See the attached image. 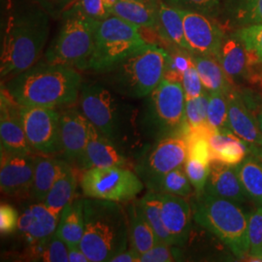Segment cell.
I'll return each mask as SVG.
<instances>
[{
    "label": "cell",
    "instance_id": "7a4b0ae2",
    "mask_svg": "<svg viewBox=\"0 0 262 262\" xmlns=\"http://www.w3.org/2000/svg\"><path fill=\"white\" fill-rule=\"evenodd\" d=\"M50 18L37 4L10 15L1 40L2 80L19 74L37 62L49 38Z\"/></svg>",
    "mask_w": 262,
    "mask_h": 262
},
{
    "label": "cell",
    "instance_id": "ac0fdd59",
    "mask_svg": "<svg viewBox=\"0 0 262 262\" xmlns=\"http://www.w3.org/2000/svg\"><path fill=\"white\" fill-rule=\"evenodd\" d=\"M59 215H56L43 202H36L27 207L19 215L20 235L35 246L44 243L56 231Z\"/></svg>",
    "mask_w": 262,
    "mask_h": 262
},
{
    "label": "cell",
    "instance_id": "ffe728a7",
    "mask_svg": "<svg viewBox=\"0 0 262 262\" xmlns=\"http://www.w3.org/2000/svg\"><path fill=\"white\" fill-rule=\"evenodd\" d=\"M161 216L175 246L187 242L191 225V209L183 196L160 192Z\"/></svg>",
    "mask_w": 262,
    "mask_h": 262
},
{
    "label": "cell",
    "instance_id": "f35d334b",
    "mask_svg": "<svg viewBox=\"0 0 262 262\" xmlns=\"http://www.w3.org/2000/svg\"><path fill=\"white\" fill-rule=\"evenodd\" d=\"M177 9L193 11L212 18L220 15L224 0H163Z\"/></svg>",
    "mask_w": 262,
    "mask_h": 262
},
{
    "label": "cell",
    "instance_id": "bcb514c9",
    "mask_svg": "<svg viewBox=\"0 0 262 262\" xmlns=\"http://www.w3.org/2000/svg\"><path fill=\"white\" fill-rule=\"evenodd\" d=\"M19 215L13 206L2 203L0 206V232L8 235L15 232L19 226Z\"/></svg>",
    "mask_w": 262,
    "mask_h": 262
},
{
    "label": "cell",
    "instance_id": "f907efd6",
    "mask_svg": "<svg viewBox=\"0 0 262 262\" xmlns=\"http://www.w3.org/2000/svg\"><path fill=\"white\" fill-rule=\"evenodd\" d=\"M251 150H253L254 154V157L257 158L258 159L262 160V146H258V145H251Z\"/></svg>",
    "mask_w": 262,
    "mask_h": 262
},
{
    "label": "cell",
    "instance_id": "7402d4cb",
    "mask_svg": "<svg viewBox=\"0 0 262 262\" xmlns=\"http://www.w3.org/2000/svg\"><path fill=\"white\" fill-rule=\"evenodd\" d=\"M216 59L231 82L246 75L251 66L247 49L233 30L225 31Z\"/></svg>",
    "mask_w": 262,
    "mask_h": 262
},
{
    "label": "cell",
    "instance_id": "277c9868",
    "mask_svg": "<svg viewBox=\"0 0 262 262\" xmlns=\"http://www.w3.org/2000/svg\"><path fill=\"white\" fill-rule=\"evenodd\" d=\"M80 107L84 117L106 137L127 150L138 126L133 106L122 101L113 90L99 83L82 85Z\"/></svg>",
    "mask_w": 262,
    "mask_h": 262
},
{
    "label": "cell",
    "instance_id": "d590c367",
    "mask_svg": "<svg viewBox=\"0 0 262 262\" xmlns=\"http://www.w3.org/2000/svg\"><path fill=\"white\" fill-rule=\"evenodd\" d=\"M247 49L250 66H262V24L233 30Z\"/></svg>",
    "mask_w": 262,
    "mask_h": 262
},
{
    "label": "cell",
    "instance_id": "8992f818",
    "mask_svg": "<svg viewBox=\"0 0 262 262\" xmlns=\"http://www.w3.org/2000/svg\"><path fill=\"white\" fill-rule=\"evenodd\" d=\"M146 98L138 119L141 134L155 141L184 136L187 127V99L182 83L163 79Z\"/></svg>",
    "mask_w": 262,
    "mask_h": 262
},
{
    "label": "cell",
    "instance_id": "5bb4252c",
    "mask_svg": "<svg viewBox=\"0 0 262 262\" xmlns=\"http://www.w3.org/2000/svg\"><path fill=\"white\" fill-rule=\"evenodd\" d=\"M35 155H12L1 150V192L11 197L30 196L33 184Z\"/></svg>",
    "mask_w": 262,
    "mask_h": 262
},
{
    "label": "cell",
    "instance_id": "4316f807",
    "mask_svg": "<svg viewBox=\"0 0 262 262\" xmlns=\"http://www.w3.org/2000/svg\"><path fill=\"white\" fill-rule=\"evenodd\" d=\"M76 170L78 169L64 160L56 182L43 201V203L56 215H60L62 209L74 198L78 186Z\"/></svg>",
    "mask_w": 262,
    "mask_h": 262
},
{
    "label": "cell",
    "instance_id": "ba28073f",
    "mask_svg": "<svg viewBox=\"0 0 262 262\" xmlns=\"http://www.w3.org/2000/svg\"><path fill=\"white\" fill-rule=\"evenodd\" d=\"M62 25L45 53L50 63L86 70L93 54L97 19L69 8L62 15Z\"/></svg>",
    "mask_w": 262,
    "mask_h": 262
},
{
    "label": "cell",
    "instance_id": "db71d44e",
    "mask_svg": "<svg viewBox=\"0 0 262 262\" xmlns=\"http://www.w3.org/2000/svg\"><path fill=\"white\" fill-rule=\"evenodd\" d=\"M131 1H138L143 3H149V4H158L159 0H131Z\"/></svg>",
    "mask_w": 262,
    "mask_h": 262
},
{
    "label": "cell",
    "instance_id": "f6af8a7d",
    "mask_svg": "<svg viewBox=\"0 0 262 262\" xmlns=\"http://www.w3.org/2000/svg\"><path fill=\"white\" fill-rule=\"evenodd\" d=\"M182 85L185 91L186 99L194 98L205 92V89L203 86L202 81L200 79V76L194 63H192L184 72L183 79H182Z\"/></svg>",
    "mask_w": 262,
    "mask_h": 262
},
{
    "label": "cell",
    "instance_id": "5b68a950",
    "mask_svg": "<svg viewBox=\"0 0 262 262\" xmlns=\"http://www.w3.org/2000/svg\"><path fill=\"white\" fill-rule=\"evenodd\" d=\"M168 58L164 49L147 43L103 73L106 83L124 97L146 98L163 80Z\"/></svg>",
    "mask_w": 262,
    "mask_h": 262
},
{
    "label": "cell",
    "instance_id": "52a82bcc",
    "mask_svg": "<svg viewBox=\"0 0 262 262\" xmlns=\"http://www.w3.org/2000/svg\"><path fill=\"white\" fill-rule=\"evenodd\" d=\"M194 220L226 245L235 256L244 258L249 254V215L234 201L203 193L198 196Z\"/></svg>",
    "mask_w": 262,
    "mask_h": 262
},
{
    "label": "cell",
    "instance_id": "603a6c76",
    "mask_svg": "<svg viewBox=\"0 0 262 262\" xmlns=\"http://www.w3.org/2000/svg\"><path fill=\"white\" fill-rule=\"evenodd\" d=\"M220 15L227 30L259 25L262 24V0H224Z\"/></svg>",
    "mask_w": 262,
    "mask_h": 262
},
{
    "label": "cell",
    "instance_id": "30bf717a",
    "mask_svg": "<svg viewBox=\"0 0 262 262\" xmlns=\"http://www.w3.org/2000/svg\"><path fill=\"white\" fill-rule=\"evenodd\" d=\"M144 183L129 167H93L82 172L81 187L88 198L130 202L144 189Z\"/></svg>",
    "mask_w": 262,
    "mask_h": 262
},
{
    "label": "cell",
    "instance_id": "4fadbf2b",
    "mask_svg": "<svg viewBox=\"0 0 262 262\" xmlns=\"http://www.w3.org/2000/svg\"><path fill=\"white\" fill-rule=\"evenodd\" d=\"M180 12L191 54L216 58L226 31L222 24L216 21L215 18L193 11L180 10Z\"/></svg>",
    "mask_w": 262,
    "mask_h": 262
},
{
    "label": "cell",
    "instance_id": "9a60e30c",
    "mask_svg": "<svg viewBox=\"0 0 262 262\" xmlns=\"http://www.w3.org/2000/svg\"><path fill=\"white\" fill-rule=\"evenodd\" d=\"M90 121L82 111L70 107L60 112L61 154L66 162L80 170L89 141Z\"/></svg>",
    "mask_w": 262,
    "mask_h": 262
},
{
    "label": "cell",
    "instance_id": "7dc6e473",
    "mask_svg": "<svg viewBox=\"0 0 262 262\" xmlns=\"http://www.w3.org/2000/svg\"><path fill=\"white\" fill-rule=\"evenodd\" d=\"M52 19L61 18L77 0H33Z\"/></svg>",
    "mask_w": 262,
    "mask_h": 262
},
{
    "label": "cell",
    "instance_id": "60d3db41",
    "mask_svg": "<svg viewBox=\"0 0 262 262\" xmlns=\"http://www.w3.org/2000/svg\"><path fill=\"white\" fill-rule=\"evenodd\" d=\"M185 171L191 186L196 191L197 197L202 195L210 174V164L193 158H187L185 162Z\"/></svg>",
    "mask_w": 262,
    "mask_h": 262
},
{
    "label": "cell",
    "instance_id": "ab89813d",
    "mask_svg": "<svg viewBox=\"0 0 262 262\" xmlns=\"http://www.w3.org/2000/svg\"><path fill=\"white\" fill-rule=\"evenodd\" d=\"M192 63L193 60L191 53L176 48L174 53L169 54L168 62L163 79L182 83L184 72Z\"/></svg>",
    "mask_w": 262,
    "mask_h": 262
},
{
    "label": "cell",
    "instance_id": "ee69618b",
    "mask_svg": "<svg viewBox=\"0 0 262 262\" xmlns=\"http://www.w3.org/2000/svg\"><path fill=\"white\" fill-rule=\"evenodd\" d=\"M71 8L78 10L88 17L97 20H102L111 16L103 0H77Z\"/></svg>",
    "mask_w": 262,
    "mask_h": 262
},
{
    "label": "cell",
    "instance_id": "d4e9b609",
    "mask_svg": "<svg viewBox=\"0 0 262 262\" xmlns=\"http://www.w3.org/2000/svg\"><path fill=\"white\" fill-rule=\"evenodd\" d=\"M155 29L159 33V37L172 47L191 53L185 35L184 21L180 10L170 6L163 0H159L158 21Z\"/></svg>",
    "mask_w": 262,
    "mask_h": 262
},
{
    "label": "cell",
    "instance_id": "9c48e42d",
    "mask_svg": "<svg viewBox=\"0 0 262 262\" xmlns=\"http://www.w3.org/2000/svg\"><path fill=\"white\" fill-rule=\"evenodd\" d=\"M146 44L140 28L111 15L98 21L86 70L103 74Z\"/></svg>",
    "mask_w": 262,
    "mask_h": 262
},
{
    "label": "cell",
    "instance_id": "8d00e7d4",
    "mask_svg": "<svg viewBox=\"0 0 262 262\" xmlns=\"http://www.w3.org/2000/svg\"><path fill=\"white\" fill-rule=\"evenodd\" d=\"M207 119L209 124L216 130L228 128V104L226 94L220 92L209 93Z\"/></svg>",
    "mask_w": 262,
    "mask_h": 262
},
{
    "label": "cell",
    "instance_id": "484cf974",
    "mask_svg": "<svg viewBox=\"0 0 262 262\" xmlns=\"http://www.w3.org/2000/svg\"><path fill=\"white\" fill-rule=\"evenodd\" d=\"M126 211L128 215L129 247L140 254L146 253L159 243V239L146 220L137 200L130 201Z\"/></svg>",
    "mask_w": 262,
    "mask_h": 262
},
{
    "label": "cell",
    "instance_id": "c3c4849f",
    "mask_svg": "<svg viewBox=\"0 0 262 262\" xmlns=\"http://www.w3.org/2000/svg\"><path fill=\"white\" fill-rule=\"evenodd\" d=\"M140 256V253L129 247L125 251L114 256L110 262H141Z\"/></svg>",
    "mask_w": 262,
    "mask_h": 262
},
{
    "label": "cell",
    "instance_id": "74e56055",
    "mask_svg": "<svg viewBox=\"0 0 262 262\" xmlns=\"http://www.w3.org/2000/svg\"><path fill=\"white\" fill-rule=\"evenodd\" d=\"M209 104V92H205L194 98L186 100V119L190 127L210 125L207 119Z\"/></svg>",
    "mask_w": 262,
    "mask_h": 262
},
{
    "label": "cell",
    "instance_id": "f546056e",
    "mask_svg": "<svg viewBox=\"0 0 262 262\" xmlns=\"http://www.w3.org/2000/svg\"><path fill=\"white\" fill-rule=\"evenodd\" d=\"M64 159L48 158V156H36L33 184L30 197L36 202H43L61 170Z\"/></svg>",
    "mask_w": 262,
    "mask_h": 262
},
{
    "label": "cell",
    "instance_id": "f5cc1de1",
    "mask_svg": "<svg viewBox=\"0 0 262 262\" xmlns=\"http://www.w3.org/2000/svg\"><path fill=\"white\" fill-rule=\"evenodd\" d=\"M103 1L105 6L110 11V9L116 4V2H117L118 0H103Z\"/></svg>",
    "mask_w": 262,
    "mask_h": 262
},
{
    "label": "cell",
    "instance_id": "83f0119b",
    "mask_svg": "<svg viewBox=\"0 0 262 262\" xmlns=\"http://www.w3.org/2000/svg\"><path fill=\"white\" fill-rule=\"evenodd\" d=\"M84 231V199L73 198L62 209L56 232L67 245L77 246L81 243Z\"/></svg>",
    "mask_w": 262,
    "mask_h": 262
},
{
    "label": "cell",
    "instance_id": "d6986e66",
    "mask_svg": "<svg viewBox=\"0 0 262 262\" xmlns=\"http://www.w3.org/2000/svg\"><path fill=\"white\" fill-rule=\"evenodd\" d=\"M204 193L225 198L236 203L245 202L249 199L236 171V166L228 165L219 160L210 162V174Z\"/></svg>",
    "mask_w": 262,
    "mask_h": 262
},
{
    "label": "cell",
    "instance_id": "44dd1931",
    "mask_svg": "<svg viewBox=\"0 0 262 262\" xmlns=\"http://www.w3.org/2000/svg\"><path fill=\"white\" fill-rule=\"evenodd\" d=\"M228 128L249 145L262 146V132L253 113L240 94L231 89L227 94Z\"/></svg>",
    "mask_w": 262,
    "mask_h": 262
},
{
    "label": "cell",
    "instance_id": "2e32d148",
    "mask_svg": "<svg viewBox=\"0 0 262 262\" xmlns=\"http://www.w3.org/2000/svg\"><path fill=\"white\" fill-rule=\"evenodd\" d=\"M125 150L124 148L106 137L90 122L89 141L80 171L105 166H122L133 169L134 163Z\"/></svg>",
    "mask_w": 262,
    "mask_h": 262
},
{
    "label": "cell",
    "instance_id": "4dcf8cb0",
    "mask_svg": "<svg viewBox=\"0 0 262 262\" xmlns=\"http://www.w3.org/2000/svg\"><path fill=\"white\" fill-rule=\"evenodd\" d=\"M192 59L203 86L209 93L220 92L227 94L231 89H233L231 86V81L228 79L215 57L192 55Z\"/></svg>",
    "mask_w": 262,
    "mask_h": 262
},
{
    "label": "cell",
    "instance_id": "816d5d0a",
    "mask_svg": "<svg viewBox=\"0 0 262 262\" xmlns=\"http://www.w3.org/2000/svg\"><path fill=\"white\" fill-rule=\"evenodd\" d=\"M254 117H255L256 122L258 123V126H259V128H260V130L262 132V109L258 110L257 112L255 113Z\"/></svg>",
    "mask_w": 262,
    "mask_h": 262
},
{
    "label": "cell",
    "instance_id": "11a10c76",
    "mask_svg": "<svg viewBox=\"0 0 262 262\" xmlns=\"http://www.w3.org/2000/svg\"><path fill=\"white\" fill-rule=\"evenodd\" d=\"M257 261H261L262 262V253L259 254V256L257 257Z\"/></svg>",
    "mask_w": 262,
    "mask_h": 262
},
{
    "label": "cell",
    "instance_id": "f1b7e54d",
    "mask_svg": "<svg viewBox=\"0 0 262 262\" xmlns=\"http://www.w3.org/2000/svg\"><path fill=\"white\" fill-rule=\"evenodd\" d=\"M158 4L131 0H118L110 9L111 15L132 24L137 28L155 29L158 21Z\"/></svg>",
    "mask_w": 262,
    "mask_h": 262
},
{
    "label": "cell",
    "instance_id": "cb8c5ba5",
    "mask_svg": "<svg viewBox=\"0 0 262 262\" xmlns=\"http://www.w3.org/2000/svg\"><path fill=\"white\" fill-rule=\"evenodd\" d=\"M209 143L212 160H219L231 166L240 164L249 152L248 143L228 128L214 131L209 138Z\"/></svg>",
    "mask_w": 262,
    "mask_h": 262
},
{
    "label": "cell",
    "instance_id": "7c38bea8",
    "mask_svg": "<svg viewBox=\"0 0 262 262\" xmlns=\"http://www.w3.org/2000/svg\"><path fill=\"white\" fill-rule=\"evenodd\" d=\"M23 126L30 147L44 156L61 152L60 112L56 108L19 106Z\"/></svg>",
    "mask_w": 262,
    "mask_h": 262
},
{
    "label": "cell",
    "instance_id": "7bdbcfd3",
    "mask_svg": "<svg viewBox=\"0 0 262 262\" xmlns=\"http://www.w3.org/2000/svg\"><path fill=\"white\" fill-rule=\"evenodd\" d=\"M181 257L178 250L173 248V245L159 242L146 253H142L141 262H172L179 260Z\"/></svg>",
    "mask_w": 262,
    "mask_h": 262
},
{
    "label": "cell",
    "instance_id": "3957f363",
    "mask_svg": "<svg viewBox=\"0 0 262 262\" xmlns=\"http://www.w3.org/2000/svg\"><path fill=\"white\" fill-rule=\"evenodd\" d=\"M84 216L80 247L90 262H110L128 248V215L120 202L86 197Z\"/></svg>",
    "mask_w": 262,
    "mask_h": 262
},
{
    "label": "cell",
    "instance_id": "1f68e13d",
    "mask_svg": "<svg viewBox=\"0 0 262 262\" xmlns=\"http://www.w3.org/2000/svg\"><path fill=\"white\" fill-rule=\"evenodd\" d=\"M236 171L248 197L256 207H262V160L246 158L236 166Z\"/></svg>",
    "mask_w": 262,
    "mask_h": 262
},
{
    "label": "cell",
    "instance_id": "6da1fadb",
    "mask_svg": "<svg viewBox=\"0 0 262 262\" xmlns=\"http://www.w3.org/2000/svg\"><path fill=\"white\" fill-rule=\"evenodd\" d=\"M82 75L73 67L36 62L2 84L1 91L19 106L67 108L78 99Z\"/></svg>",
    "mask_w": 262,
    "mask_h": 262
},
{
    "label": "cell",
    "instance_id": "8fae6325",
    "mask_svg": "<svg viewBox=\"0 0 262 262\" xmlns=\"http://www.w3.org/2000/svg\"><path fill=\"white\" fill-rule=\"evenodd\" d=\"M187 159V142L185 136L175 135L156 141L141 150L133 170L145 187L152 190L163 175L185 164Z\"/></svg>",
    "mask_w": 262,
    "mask_h": 262
},
{
    "label": "cell",
    "instance_id": "836d02e7",
    "mask_svg": "<svg viewBox=\"0 0 262 262\" xmlns=\"http://www.w3.org/2000/svg\"><path fill=\"white\" fill-rule=\"evenodd\" d=\"M190 182L183 166L174 169L159 179L152 190L170 193L180 196H187L191 193Z\"/></svg>",
    "mask_w": 262,
    "mask_h": 262
},
{
    "label": "cell",
    "instance_id": "e575fe53",
    "mask_svg": "<svg viewBox=\"0 0 262 262\" xmlns=\"http://www.w3.org/2000/svg\"><path fill=\"white\" fill-rule=\"evenodd\" d=\"M31 253L35 258L46 262H68V246L57 235H52L44 243L31 246Z\"/></svg>",
    "mask_w": 262,
    "mask_h": 262
},
{
    "label": "cell",
    "instance_id": "b9f144b4",
    "mask_svg": "<svg viewBox=\"0 0 262 262\" xmlns=\"http://www.w3.org/2000/svg\"><path fill=\"white\" fill-rule=\"evenodd\" d=\"M248 235L250 251L249 256L253 261H257V257L262 253V207H256L253 214L249 215Z\"/></svg>",
    "mask_w": 262,
    "mask_h": 262
},
{
    "label": "cell",
    "instance_id": "681fc988",
    "mask_svg": "<svg viewBox=\"0 0 262 262\" xmlns=\"http://www.w3.org/2000/svg\"><path fill=\"white\" fill-rule=\"evenodd\" d=\"M67 246H68L69 262H90L86 255L82 251L80 245H77V246L67 245Z\"/></svg>",
    "mask_w": 262,
    "mask_h": 262
},
{
    "label": "cell",
    "instance_id": "d6a6232c",
    "mask_svg": "<svg viewBox=\"0 0 262 262\" xmlns=\"http://www.w3.org/2000/svg\"><path fill=\"white\" fill-rule=\"evenodd\" d=\"M137 201L146 220L152 227L159 242L175 246L173 238L169 234L162 222L160 192L149 190L144 196L138 199Z\"/></svg>",
    "mask_w": 262,
    "mask_h": 262
},
{
    "label": "cell",
    "instance_id": "e0dca14e",
    "mask_svg": "<svg viewBox=\"0 0 262 262\" xmlns=\"http://www.w3.org/2000/svg\"><path fill=\"white\" fill-rule=\"evenodd\" d=\"M0 107L1 150L12 155H34L35 151L30 147L23 126L19 106L3 91H1Z\"/></svg>",
    "mask_w": 262,
    "mask_h": 262
}]
</instances>
